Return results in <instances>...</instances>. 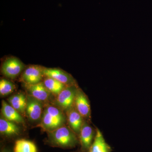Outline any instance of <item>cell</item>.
<instances>
[{
    "mask_svg": "<svg viewBox=\"0 0 152 152\" xmlns=\"http://www.w3.org/2000/svg\"><path fill=\"white\" fill-rule=\"evenodd\" d=\"M48 132V141L54 146L70 148L76 146L79 143L77 134L69 127L63 126Z\"/></svg>",
    "mask_w": 152,
    "mask_h": 152,
    "instance_id": "1",
    "label": "cell"
},
{
    "mask_svg": "<svg viewBox=\"0 0 152 152\" xmlns=\"http://www.w3.org/2000/svg\"><path fill=\"white\" fill-rule=\"evenodd\" d=\"M65 122V117L61 110L49 106L44 110L40 126L45 131L50 132L62 126Z\"/></svg>",
    "mask_w": 152,
    "mask_h": 152,
    "instance_id": "2",
    "label": "cell"
},
{
    "mask_svg": "<svg viewBox=\"0 0 152 152\" xmlns=\"http://www.w3.org/2000/svg\"><path fill=\"white\" fill-rule=\"evenodd\" d=\"M78 88L77 84L66 86L57 95L56 101L57 105L67 111L73 107L76 93Z\"/></svg>",
    "mask_w": 152,
    "mask_h": 152,
    "instance_id": "3",
    "label": "cell"
},
{
    "mask_svg": "<svg viewBox=\"0 0 152 152\" xmlns=\"http://www.w3.org/2000/svg\"><path fill=\"white\" fill-rule=\"evenodd\" d=\"M24 63L16 57L7 58L2 63L1 72L4 76L10 79H15L25 69Z\"/></svg>",
    "mask_w": 152,
    "mask_h": 152,
    "instance_id": "4",
    "label": "cell"
},
{
    "mask_svg": "<svg viewBox=\"0 0 152 152\" xmlns=\"http://www.w3.org/2000/svg\"><path fill=\"white\" fill-rule=\"evenodd\" d=\"M43 72L45 77L55 79L66 86L77 84L73 77L63 70L43 67Z\"/></svg>",
    "mask_w": 152,
    "mask_h": 152,
    "instance_id": "5",
    "label": "cell"
},
{
    "mask_svg": "<svg viewBox=\"0 0 152 152\" xmlns=\"http://www.w3.org/2000/svg\"><path fill=\"white\" fill-rule=\"evenodd\" d=\"M74 107L83 118L86 119H89L91 118V109L89 101L86 95L79 88L76 93Z\"/></svg>",
    "mask_w": 152,
    "mask_h": 152,
    "instance_id": "6",
    "label": "cell"
},
{
    "mask_svg": "<svg viewBox=\"0 0 152 152\" xmlns=\"http://www.w3.org/2000/svg\"><path fill=\"white\" fill-rule=\"evenodd\" d=\"M44 76L43 67L31 65L26 68L22 74V81L25 85H33L41 82Z\"/></svg>",
    "mask_w": 152,
    "mask_h": 152,
    "instance_id": "7",
    "label": "cell"
},
{
    "mask_svg": "<svg viewBox=\"0 0 152 152\" xmlns=\"http://www.w3.org/2000/svg\"><path fill=\"white\" fill-rule=\"evenodd\" d=\"M96 131L87 123L84 122L79 133V142L83 151H88L91 146L95 136Z\"/></svg>",
    "mask_w": 152,
    "mask_h": 152,
    "instance_id": "8",
    "label": "cell"
},
{
    "mask_svg": "<svg viewBox=\"0 0 152 152\" xmlns=\"http://www.w3.org/2000/svg\"><path fill=\"white\" fill-rule=\"evenodd\" d=\"M26 113L30 119L37 121L40 118L42 112V104L41 101L28 95L27 96Z\"/></svg>",
    "mask_w": 152,
    "mask_h": 152,
    "instance_id": "9",
    "label": "cell"
},
{
    "mask_svg": "<svg viewBox=\"0 0 152 152\" xmlns=\"http://www.w3.org/2000/svg\"><path fill=\"white\" fill-rule=\"evenodd\" d=\"M30 96L41 102L48 100L50 93L44 86L43 82L33 85H25Z\"/></svg>",
    "mask_w": 152,
    "mask_h": 152,
    "instance_id": "10",
    "label": "cell"
},
{
    "mask_svg": "<svg viewBox=\"0 0 152 152\" xmlns=\"http://www.w3.org/2000/svg\"><path fill=\"white\" fill-rule=\"evenodd\" d=\"M112 151L111 147L106 142L102 133L96 129L94 140L87 152H111Z\"/></svg>",
    "mask_w": 152,
    "mask_h": 152,
    "instance_id": "11",
    "label": "cell"
},
{
    "mask_svg": "<svg viewBox=\"0 0 152 152\" xmlns=\"http://www.w3.org/2000/svg\"><path fill=\"white\" fill-rule=\"evenodd\" d=\"M1 113L5 119L9 121L18 124L25 123L21 114L4 100L2 102Z\"/></svg>",
    "mask_w": 152,
    "mask_h": 152,
    "instance_id": "12",
    "label": "cell"
},
{
    "mask_svg": "<svg viewBox=\"0 0 152 152\" xmlns=\"http://www.w3.org/2000/svg\"><path fill=\"white\" fill-rule=\"evenodd\" d=\"M67 112V121L70 128L74 132L79 135L83 124V118L77 111L74 107Z\"/></svg>",
    "mask_w": 152,
    "mask_h": 152,
    "instance_id": "13",
    "label": "cell"
},
{
    "mask_svg": "<svg viewBox=\"0 0 152 152\" xmlns=\"http://www.w3.org/2000/svg\"><path fill=\"white\" fill-rule=\"evenodd\" d=\"M27 97L23 93H19L12 96L9 102L14 108L21 114H26Z\"/></svg>",
    "mask_w": 152,
    "mask_h": 152,
    "instance_id": "14",
    "label": "cell"
},
{
    "mask_svg": "<svg viewBox=\"0 0 152 152\" xmlns=\"http://www.w3.org/2000/svg\"><path fill=\"white\" fill-rule=\"evenodd\" d=\"M0 132L8 136L16 135L20 132V129L16 124L6 119H0Z\"/></svg>",
    "mask_w": 152,
    "mask_h": 152,
    "instance_id": "15",
    "label": "cell"
},
{
    "mask_svg": "<svg viewBox=\"0 0 152 152\" xmlns=\"http://www.w3.org/2000/svg\"><path fill=\"white\" fill-rule=\"evenodd\" d=\"M14 152H37V146L33 142L25 139L18 140L15 143Z\"/></svg>",
    "mask_w": 152,
    "mask_h": 152,
    "instance_id": "16",
    "label": "cell"
},
{
    "mask_svg": "<svg viewBox=\"0 0 152 152\" xmlns=\"http://www.w3.org/2000/svg\"><path fill=\"white\" fill-rule=\"evenodd\" d=\"M43 84L50 93L58 95L67 86L55 79L45 77Z\"/></svg>",
    "mask_w": 152,
    "mask_h": 152,
    "instance_id": "17",
    "label": "cell"
},
{
    "mask_svg": "<svg viewBox=\"0 0 152 152\" xmlns=\"http://www.w3.org/2000/svg\"><path fill=\"white\" fill-rule=\"evenodd\" d=\"M15 87L12 82L5 79H1L0 80V94L5 96L13 92Z\"/></svg>",
    "mask_w": 152,
    "mask_h": 152,
    "instance_id": "18",
    "label": "cell"
}]
</instances>
